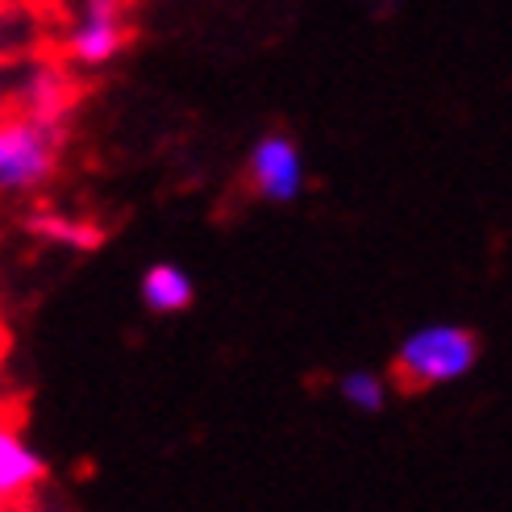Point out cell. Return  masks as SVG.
Segmentation results:
<instances>
[{
    "label": "cell",
    "instance_id": "cell-1",
    "mask_svg": "<svg viewBox=\"0 0 512 512\" xmlns=\"http://www.w3.org/2000/svg\"><path fill=\"white\" fill-rule=\"evenodd\" d=\"M479 354L483 346L475 329L454 325V321H433L400 338L392 354V371L383 379H392L400 392L446 388V383L467 379L479 367Z\"/></svg>",
    "mask_w": 512,
    "mask_h": 512
},
{
    "label": "cell",
    "instance_id": "cell-2",
    "mask_svg": "<svg viewBox=\"0 0 512 512\" xmlns=\"http://www.w3.org/2000/svg\"><path fill=\"white\" fill-rule=\"evenodd\" d=\"M63 130H46L25 117H0V192L30 196L59 175L63 163Z\"/></svg>",
    "mask_w": 512,
    "mask_h": 512
},
{
    "label": "cell",
    "instance_id": "cell-3",
    "mask_svg": "<svg viewBox=\"0 0 512 512\" xmlns=\"http://www.w3.org/2000/svg\"><path fill=\"white\" fill-rule=\"evenodd\" d=\"M134 42V21L125 5H113V0H92V5L80 9L75 25L63 38V59L84 67V71H100L113 59H121Z\"/></svg>",
    "mask_w": 512,
    "mask_h": 512
},
{
    "label": "cell",
    "instance_id": "cell-4",
    "mask_svg": "<svg viewBox=\"0 0 512 512\" xmlns=\"http://www.w3.org/2000/svg\"><path fill=\"white\" fill-rule=\"evenodd\" d=\"M304 155L292 134H263L246 155V188L263 204H296L304 196Z\"/></svg>",
    "mask_w": 512,
    "mask_h": 512
},
{
    "label": "cell",
    "instance_id": "cell-5",
    "mask_svg": "<svg viewBox=\"0 0 512 512\" xmlns=\"http://www.w3.org/2000/svg\"><path fill=\"white\" fill-rule=\"evenodd\" d=\"M75 100H80V84H75L63 67L42 63L25 75L21 88H17V117L67 134V117L75 109Z\"/></svg>",
    "mask_w": 512,
    "mask_h": 512
},
{
    "label": "cell",
    "instance_id": "cell-6",
    "mask_svg": "<svg viewBox=\"0 0 512 512\" xmlns=\"http://www.w3.org/2000/svg\"><path fill=\"white\" fill-rule=\"evenodd\" d=\"M50 467L46 458L30 446V438L0 417V508H13V504H25L42 483H46Z\"/></svg>",
    "mask_w": 512,
    "mask_h": 512
},
{
    "label": "cell",
    "instance_id": "cell-7",
    "mask_svg": "<svg viewBox=\"0 0 512 512\" xmlns=\"http://www.w3.org/2000/svg\"><path fill=\"white\" fill-rule=\"evenodd\" d=\"M138 300H142V309L146 313H155V317H175V313H188L192 304H196V284H192V275L171 263V259H159V263H150L138 279Z\"/></svg>",
    "mask_w": 512,
    "mask_h": 512
},
{
    "label": "cell",
    "instance_id": "cell-8",
    "mask_svg": "<svg viewBox=\"0 0 512 512\" xmlns=\"http://www.w3.org/2000/svg\"><path fill=\"white\" fill-rule=\"evenodd\" d=\"M21 229H25V234H34L38 242H46V246H63V250H80V254H96L100 246H105V238H109V229L100 221L55 213V209L25 213Z\"/></svg>",
    "mask_w": 512,
    "mask_h": 512
},
{
    "label": "cell",
    "instance_id": "cell-9",
    "mask_svg": "<svg viewBox=\"0 0 512 512\" xmlns=\"http://www.w3.org/2000/svg\"><path fill=\"white\" fill-rule=\"evenodd\" d=\"M338 396L354 408V413H383L388 408V379H383L379 371H371V367H354V371H346L342 379H338Z\"/></svg>",
    "mask_w": 512,
    "mask_h": 512
},
{
    "label": "cell",
    "instance_id": "cell-10",
    "mask_svg": "<svg viewBox=\"0 0 512 512\" xmlns=\"http://www.w3.org/2000/svg\"><path fill=\"white\" fill-rule=\"evenodd\" d=\"M5 354H9V334H5V325H0V363H5Z\"/></svg>",
    "mask_w": 512,
    "mask_h": 512
}]
</instances>
